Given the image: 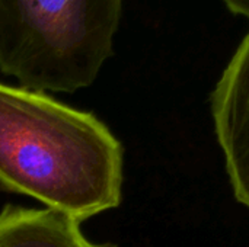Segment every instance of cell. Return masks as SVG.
I'll list each match as a JSON object with an SVG mask.
<instances>
[{
	"mask_svg": "<svg viewBox=\"0 0 249 247\" xmlns=\"http://www.w3.org/2000/svg\"><path fill=\"white\" fill-rule=\"evenodd\" d=\"M212 114L233 194L249 208V32L212 93Z\"/></svg>",
	"mask_w": 249,
	"mask_h": 247,
	"instance_id": "obj_3",
	"label": "cell"
},
{
	"mask_svg": "<svg viewBox=\"0 0 249 247\" xmlns=\"http://www.w3.org/2000/svg\"><path fill=\"white\" fill-rule=\"evenodd\" d=\"M0 247H114L88 240L80 221L51 210L7 205L0 213Z\"/></svg>",
	"mask_w": 249,
	"mask_h": 247,
	"instance_id": "obj_4",
	"label": "cell"
},
{
	"mask_svg": "<svg viewBox=\"0 0 249 247\" xmlns=\"http://www.w3.org/2000/svg\"><path fill=\"white\" fill-rule=\"evenodd\" d=\"M123 0H0V71L20 87L73 93L114 54Z\"/></svg>",
	"mask_w": 249,
	"mask_h": 247,
	"instance_id": "obj_2",
	"label": "cell"
},
{
	"mask_svg": "<svg viewBox=\"0 0 249 247\" xmlns=\"http://www.w3.org/2000/svg\"><path fill=\"white\" fill-rule=\"evenodd\" d=\"M222 1L232 13L241 15L249 19V0H222Z\"/></svg>",
	"mask_w": 249,
	"mask_h": 247,
	"instance_id": "obj_5",
	"label": "cell"
},
{
	"mask_svg": "<svg viewBox=\"0 0 249 247\" xmlns=\"http://www.w3.org/2000/svg\"><path fill=\"white\" fill-rule=\"evenodd\" d=\"M123 146L95 115L0 83V185L83 223L117 208Z\"/></svg>",
	"mask_w": 249,
	"mask_h": 247,
	"instance_id": "obj_1",
	"label": "cell"
}]
</instances>
